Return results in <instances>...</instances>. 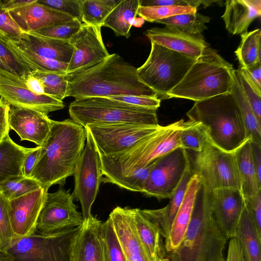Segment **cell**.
I'll use <instances>...</instances> for the list:
<instances>
[{
  "instance_id": "obj_32",
  "label": "cell",
  "mask_w": 261,
  "mask_h": 261,
  "mask_svg": "<svg viewBox=\"0 0 261 261\" xmlns=\"http://www.w3.org/2000/svg\"><path fill=\"white\" fill-rule=\"evenodd\" d=\"M234 237L241 244L245 261H261V237L257 233L245 207Z\"/></svg>"
},
{
  "instance_id": "obj_57",
  "label": "cell",
  "mask_w": 261,
  "mask_h": 261,
  "mask_svg": "<svg viewBox=\"0 0 261 261\" xmlns=\"http://www.w3.org/2000/svg\"><path fill=\"white\" fill-rule=\"evenodd\" d=\"M36 1V0L2 1V8L8 11L29 5L34 3Z\"/></svg>"
},
{
  "instance_id": "obj_12",
  "label": "cell",
  "mask_w": 261,
  "mask_h": 261,
  "mask_svg": "<svg viewBox=\"0 0 261 261\" xmlns=\"http://www.w3.org/2000/svg\"><path fill=\"white\" fill-rule=\"evenodd\" d=\"M191 163L187 150L178 147L155 161L142 193L158 200L174 193Z\"/></svg>"
},
{
  "instance_id": "obj_22",
  "label": "cell",
  "mask_w": 261,
  "mask_h": 261,
  "mask_svg": "<svg viewBox=\"0 0 261 261\" xmlns=\"http://www.w3.org/2000/svg\"><path fill=\"white\" fill-rule=\"evenodd\" d=\"M127 261H148L135 229L129 208L117 206L109 217Z\"/></svg>"
},
{
  "instance_id": "obj_29",
  "label": "cell",
  "mask_w": 261,
  "mask_h": 261,
  "mask_svg": "<svg viewBox=\"0 0 261 261\" xmlns=\"http://www.w3.org/2000/svg\"><path fill=\"white\" fill-rule=\"evenodd\" d=\"M235 154L240 179V191L244 199L261 190V179L252 160L250 138L235 151Z\"/></svg>"
},
{
  "instance_id": "obj_60",
  "label": "cell",
  "mask_w": 261,
  "mask_h": 261,
  "mask_svg": "<svg viewBox=\"0 0 261 261\" xmlns=\"http://www.w3.org/2000/svg\"><path fill=\"white\" fill-rule=\"evenodd\" d=\"M0 70L9 72L7 70V68L5 67V66L3 64V63L1 61H0Z\"/></svg>"
},
{
  "instance_id": "obj_33",
  "label": "cell",
  "mask_w": 261,
  "mask_h": 261,
  "mask_svg": "<svg viewBox=\"0 0 261 261\" xmlns=\"http://www.w3.org/2000/svg\"><path fill=\"white\" fill-rule=\"evenodd\" d=\"M233 81L230 93L236 100L240 110L247 138L251 141L261 145V123H260L235 74L233 70Z\"/></svg>"
},
{
  "instance_id": "obj_49",
  "label": "cell",
  "mask_w": 261,
  "mask_h": 261,
  "mask_svg": "<svg viewBox=\"0 0 261 261\" xmlns=\"http://www.w3.org/2000/svg\"><path fill=\"white\" fill-rule=\"evenodd\" d=\"M217 1L204 0H140V6L151 7L160 6H190L197 10L202 6L204 8L209 6Z\"/></svg>"
},
{
  "instance_id": "obj_31",
  "label": "cell",
  "mask_w": 261,
  "mask_h": 261,
  "mask_svg": "<svg viewBox=\"0 0 261 261\" xmlns=\"http://www.w3.org/2000/svg\"><path fill=\"white\" fill-rule=\"evenodd\" d=\"M140 0H119L101 27L110 28L116 36L130 37V21L136 17Z\"/></svg>"
},
{
  "instance_id": "obj_36",
  "label": "cell",
  "mask_w": 261,
  "mask_h": 261,
  "mask_svg": "<svg viewBox=\"0 0 261 261\" xmlns=\"http://www.w3.org/2000/svg\"><path fill=\"white\" fill-rule=\"evenodd\" d=\"M41 188L35 179L23 175L10 176L0 182V193L8 201Z\"/></svg>"
},
{
  "instance_id": "obj_61",
  "label": "cell",
  "mask_w": 261,
  "mask_h": 261,
  "mask_svg": "<svg viewBox=\"0 0 261 261\" xmlns=\"http://www.w3.org/2000/svg\"><path fill=\"white\" fill-rule=\"evenodd\" d=\"M162 261H170L169 258L165 257Z\"/></svg>"
},
{
  "instance_id": "obj_46",
  "label": "cell",
  "mask_w": 261,
  "mask_h": 261,
  "mask_svg": "<svg viewBox=\"0 0 261 261\" xmlns=\"http://www.w3.org/2000/svg\"><path fill=\"white\" fill-rule=\"evenodd\" d=\"M83 0H38L45 6L77 19L82 23V2Z\"/></svg>"
},
{
  "instance_id": "obj_27",
  "label": "cell",
  "mask_w": 261,
  "mask_h": 261,
  "mask_svg": "<svg viewBox=\"0 0 261 261\" xmlns=\"http://www.w3.org/2000/svg\"><path fill=\"white\" fill-rule=\"evenodd\" d=\"M134 225L148 261H162L166 254L159 227L139 208H129Z\"/></svg>"
},
{
  "instance_id": "obj_58",
  "label": "cell",
  "mask_w": 261,
  "mask_h": 261,
  "mask_svg": "<svg viewBox=\"0 0 261 261\" xmlns=\"http://www.w3.org/2000/svg\"><path fill=\"white\" fill-rule=\"evenodd\" d=\"M145 20L141 17L133 18L130 21L131 25L136 27H141L144 23Z\"/></svg>"
},
{
  "instance_id": "obj_1",
  "label": "cell",
  "mask_w": 261,
  "mask_h": 261,
  "mask_svg": "<svg viewBox=\"0 0 261 261\" xmlns=\"http://www.w3.org/2000/svg\"><path fill=\"white\" fill-rule=\"evenodd\" d=\"M137 69L118 54L110 55L94 66L66 74V97L135 95L158 98V94L139 80Z\"/></svg>"
},
{
  "instance_id": "obj_6",
  "label": "cell",
  "mask_w": 261,
  "mask_h": 261,
  "mask_svg": "<svg viewBox=\"0 0 261 261\" xmlns=\"http://www.w3.org/2000/svg\"><path fill=\"white\" fill-rule=\"evenodd\" d=\"M233 67L215 50L207 47L181 82L166 98H179L195 102L231 92Z\"/></svg>"
},
{
  "instance_id": "obj_3",
  "label": "cell",
  "mask_w": 261,
  "mask_h": 261,
  "mask_svg": "<svg viewBox=\"0 0 261 261\" xmlns=\"http://www.w3.org/2000/svg\"><path fill=\"white\" fill-rule=\"evenodd\" d=\"M209 193L200 185L190 221L180 245L169 252L170 261H223L227 240L215 221Z\"/></svg>"
},
{
  "instance_id": "obj_47",
  "label": "cell",
  "mask_w": 261,
  "mask_h": 261,
  "mask_svg": "<svg viewBox=\"0 0 261 261\" xmlns=\"http://www.w3.org/2000/svg\"><path fill=\"white\" fill-rule=\"evenodd\" d=\"M244 207L261 237V190L256 194L244 198Z\"/></svg>"
},
{
  "instance_id": "obj_38",
  "label": "cell",
  "mask_w": 261,
  "mask_h": 261,
  "mask_svg": "<svg viewBox=\"0 0 261 261\" xmlns=\"http://www.w3.org/2000/svg\"><path fill=\"white\" fill-rule=\"evenodd\" d=\"M31 73L42 82L45 94L61 101L66 97L68 81L65 73L37 71Z\"/></svg>"
},
{
  "instance_id": "obj_39",
  "label": "cell",
  "mask_w": 261,
  "mask_h": 261,
  "mask_svg": "<svg viewBox=\"0 0 261 261\" xmlns=\"http://www.w3.org/2000/svg\"><path fill=\"white\" fill-rule=\"evenodd\" d=\"M197 9L190 6H139L137 15L145 21L155 22L158 20L182 14H195Z\"/></svg>"
},
{
  "instance_id": "obj_44",
  "label": "cell",
  "mask_w": 261,
  "mask_h": 261,
  "mask_svg": "<svg viewBox=\"0 0 261 261\" xmlns=\"http://www.w3.org/2000/svg\"><path fill=\"white\" fill-rule=\"evenodd\" d=\"M9 201L0 193V252H5L15 239L9 215Z\"/></svg>"
},
{
  "instance_id": "obj_28",
  "label": "cell",
  "mask_w": 261,
  "mask_h": 261,
  "mask_svg": "<svg viewBox=\"0 0 261 261\" xmlns=\"http://www.w3.org/2000/svg\"><path fill=\"white\" fill-rule=\"evenodd\" d=\"M192 175L191 164L166 206L156 210H141V213L145 216L159 227L161 233L165 239L169 235L175 217L184 199L188 182Z\"/></svg>"
},
{
  "instance_id": "obj_50",
  "label": "cell",
  "mask_w": 261,
  "mask_h": 261,
  "mask_svg": "<svg viewBox=\"0 0 261 261\" xmlns=\"http://www.w3.org/2000/svg\"><path fill=\"white\" fill-rule=\"evenodd\" d=\"M135 106L158 109L161 100L157 98L135 95H118L107 97Z\"/></svg>"
},
{
  "instance_id": "obj_41",
  "label": "cell",
  "mask_w": 261,
  "mask_h": 261,
  "mask_svg": "<svg viewBox=\"0 0 261 261\" xmlns=\"http://www.w3.org/2000/svg\"><path fill=\"white\" fill-rule=\"evenodd\" d=\"M82 25L81 22L77 19L74 18L70 21L27 33L62 41H70L79 31Z\"/></svg>"
},
{
  "instance_id": "obj_7",
  "label": "cell",
  "mask_w": 261,
  "mask_h": 261,
  "mask_svg": "<svg viewBox=\"0 0 261 261\" xmlns=\"http://www.w3.org/2000/svg\"><path fill=\"white\" fill-rule=\"evenodd\" d=\"M156 110L107 97L75 99L68 109L71 119L84 128L91 125L117 123L159 126Z\"/></svg>"
},
{
  "instance_id": "obj_18",
  "label": "cell",
  "mask_w": 261,
  "mask_h": 261,
  "mask_svg": "<svg viewBox=\"0 0 261 261\" xmlns=\"http://www.w3.org/2000/svg\"><path fill=\"white\" fill-rule=\"evenodd\" d=\"M47 192L40 188L9 201V215L15 239L36 232L37 220Z\"/></svg>"
},
{
  "instance_id": "obj_48",
  "label": "cell",
  "mask_w": 261,
  "mask_h": 261,
  "mask_svg": "<svg viewBox=\"0 0 261 261\" xmlns=\"http://www.w3.org/2000/svg\"><path fill=\"white\" fill-rule=\"evenodd\" d=\"M22 33L9 12L0 8V35L16 41L19 39Z\"/></svg>"
},
{
  "instance_id": "obj_55",
  "label": "cell",
  "mask_w": 261,
  "mask_h": 261,
  "mask_svg": "<svg viewBox=\"0 0 261 261\" xmlns=\"http://www.w3.org/2000/svg\"><path fill=\"white\" fill-rule=\"evenodd\" d=\"M252 157L258 175L261 179V145L251 141Z\"/></svg>"
},
{
  "instance_id": "obj_51",
  "label": "cell",
  "mask_w": 261,
  "mask_h": 261,
  "mask_svg": "<svg viewBox=\"0 0 261 261\" xmlns=\"http://www.w3.org/2000/svg\"><path fill=\"white\" fill-rule=\"evenodd\" d=\"M10 106L2 98H0V144L9 135V113Z\"/></svg>"
},
{
  "instance_id": "obj_14",
  "label": "cell",
  "mask_w": 261,
  "mask_h": 261,
  "mask_svg": "<svg viewBox=\"0 0 261 261\" xmlns=\"http://www.w3.org/2000/svg\"><path fill=\"white\" fill-rule=\"evenodd\" d=\"M161 125L117 123L88 126L99 153L111 155L121 152L157 130Z\"/></svg>"
},
{
  "instance_id": "obj_23",
  "label": "cell",
  "mask_w": 261,
  "mask_h": 261,
  "mask_svg": "<svg viewBox=\"0 0 261 261\" xmlns=\"http://www.w3.org/2000/svg\"><path fill=\"white\" fill-rule=\"evenodd\" d=\"M101 223L93 216L83 221L74 243L72 261H107Z\"/></svg>"
},
{
  "instance_id": "obj_26",
  "label": "cell",
  "mask_w": 261,
  "mask_h": 261,
  "mask_svg": "<svg viewBox=\"0 0 261 261\" xmlns=\"http://www.w3.org/2000/svg\"><path fill=\"white\" fill-rule=\"evenodd\" d=\"M200 186L198 176L193 174L186 189L185 194L175 217L168 237L165 239V250L170 252L181 242L190 221L197 192Z\"/></svg>"
},
{
  "instance_id": "obj_21",
  "label": "cell",
  "mask_w": 261,
  "mask_h": 261,
  "mask_svg": "<svg viewBox=\"0 0 261 261\" xmlns=\"http://www.w3.org/2000/svg\"><path fill=\"white\" fill-rule=\"evenodd\" d=\"M8 12L22 33H30L74 19L39 3L38 0Z\"/></svg>"
},
{
  "instance_id": "obj_59",
  "label": "cell",
  "mask_w": 261,
  "mask_h": 261,
  "mask_svg": "<svg viewBox=\"0 0 261 261\" xmlns=\"http://www.w3.org/2000/svg\"><path fill=\"white\" fill-rule=\"evenodd\" d=\"M0 261H7L4 252H0Z\"/></svg>"
},
{
  "instance_id": "obj_52",
  "label": "cell",
  "mask_w": 261,
  "mask_h": 261,
  "mask_svg": "<svg viewBox=\"0 0 261 261\" xmlns=\"http://www.w3.org/2000/svg\"><path fill=\"white\" fill-rule=\"evenodd\" d=\"M41 150V146L33 148L32 150L27 155L23 165V175L31 177L32 172L38 160Z\"/></svg>"
},
{
  "instance_id": "obj_8",
  "label": "cell",
  "mask_w": 261,
  "mask_h": 261,
  "mask_svg": "<svg viewBox=\"0 0 261 261\" xmlns=\"http://www.w3.org/2000/svg\"><path fill=\"white\" fill-rule=\"evenodd\" d=\"M196 60V58L151 42L149 55L144 63L137 69V75L158 94L159 99H165Z\"/></svg>"
},
{
  "instance_id": "obj_62",
  "label": "cell",
  "mask_w": 261,
  "mask_h": 261,
  "mask_svg": "<svg viewBox=\"0 0 261 261\" xmlns=\"http://www.w3.org/2000/svg\"><path fill=\"white\" fill-rule=\"evenodd\" d=\"M0 8H2V1L0 0Z\"/></svg>"
},
{
  "instance_id": "obj_37",
  "label": "cell",
  "mask_w": 261,
  "mask_h": 261,
  "mask_svg": "<svg viewBox=\"0 0 261 261\" xmlns=\"http://www.w3.org/2000/svg\"><path fill=\"white\" fill-rule=\"evenodd\" d=\"M119 0H83V23L101 26Z\"/></svg>"
},
{
  "instance_id": "obj_15",
  "label": "cell",
  "mask_w": 261,
  "mask_h": 261,
  "mask_svg": "<svg viewBox=\"0 0 261 261\" xmlns=\"http://www.w3.org/2000/svg\"><path fill=\"white\" fill-rule=\"evenodd\" d=\"M101 27L82 23L79 31L69 41L73 51L66 74L79 72L94 66L110 55L103 41Z\"/></svg>"
},
{
  "instance_id": "obj_43",
  "label": "cell",
  "mask_w": 261,
  "mask_h": 261,
  "mask_svg": "<svg viewBox=\"0 0 261 261\" xmlns=\"http://www.w3.org/2000/svg\"><path fill=\"white\" fill-rule=\"evenodd\" d=\"M107 261H127L120 245L110 218L100 225Z\"/></svg>"
},
{
  "instance_id": "obj_17",
  "label": "cell",
  "mask_w": 261,
  "mask_h": 261,
  "mask_svg": "<svg viewBox=\"0 0 261 261\" xmlns=\"http://www.w3.org/2000/svg\"><path fill=\"white\" fill-rule=\"evenodd\" d=\"M213 217L227 240L234 238L244 204L240 190L232 188L215 189L209 193Z\"/></svg>"
},
{
  "instance_id": "obj_11",
  "label": "cell",
  "mask_w": 261,
  "mask_h": 261,
  "mask_svg": "<svg viewBox=\"0 0 261 261\" xmlns=\"http://www.w3.org/2000/svg\"><path fill=\"white\" fill-rule=\"evenodd\" d=\"M85 129L86 143L75 166L72 194L73 198L81 203L83 221L93 217L91 207L103 178L100 154L89 129Z\"/></svg>"
},
{
  "instance_id": "obj_56",
  "label": "cell",
  "mask_w": 261,
  "mask_h": 261,
  "mask_svg": "<svg viewBox=\"0 0 261 261\" xmlns=\"http://www.w3.org/2000/svg\"><path fill=\"white\" fill-rule=\"evenodd\" d=\"M244 69L257 86L261 89V61Z\"/></svg>"
},
{
  "instance_id": "obj_5",
  "label": "cell",
  "mask_w": 261,
  "mask_h": 261,
  "mask_svg": "<svg viewBox=\"0 0 261 261\" xmlns=\"http://www.w3.org/2000/svg\"><path fill=\"white\" fill-rule=\"evenodd\" d=\"M200 123L210 141L226 151H235L249 138L238 103L231 93L195 102L187 113Z\"/></svg>"
},
{
  "instance_id": "obj_25",
  "label": "cell",
  "mask_w": 261,
  "mask_h": 261,
  "mask_svg": "<svg viewBox=\"0 0 261 261\" xmlns=\"http://www.w3.org/2000/svg\"><path fill=\"white\" fill-rule=\"evenodd\" d=\"M15 42L19 46L49 59L69 63L73 51L69 41L22 33Z\"/></svg>"
},
{
  "instance_id": "obj_35",
  "label": "cell",
  "mask_w": 261,
  "mask_h": 261,
  "mask_svg": "<svg viewBox=\"0 0 261 261\" xmlns=\"http://www.w3.org/2000/svg\"><path fill=\"white\" fill-rule=\"evenodd\" d=\"M210 18L200 13L182 14L158 20L155 22L172 27L185 34L201 36L202 32L207 29L206 23Z\"/></svg>"
},
{
  "instance_id": "obj_24",
  "label": "cell",
  "mask_w": 261,
  "mask_h": 261,
  "mask_svg": "<svg viewBox=\"0 0 261 261\" xmlns=\"http://www.w3.org/2000/svg\"><path fill=\"white\" fill-rule=\"evenodd\" d=\"M222 16L225 28L232 35H241L261 15L260 0H227Z\"/></svg>"
},
{
  "instance_id": "obj_2",
  "label": "cell",
  "mask_w": 261,
  "mask_h": 261,
  "mask_svg": "<svg viewBox=\"0 0 261 261\" xmlns=\"http://www.w3.org/2000/svg\"><path fill=\"white\" fill-rule=\"evenodd\" d=\"M86 141L85 128L71 119L52 120L31 177L46 191L54 185L63 187L66 178L73 175Z\"/></svg>"
},
{
  "instance_id": "obj_63",
  "label": "cell",
  "mask_w": 261,
  "mask_h": 261,
  "mask_svg": "<svg viewBox=\"0 0 261 261\" xmlns=\"http://www.w3.org/2000/svg\"><path fill=\"white\" fill-rule=\"evenodd\" d=\"M223 261H226V260H223Z\"/></svg>"
},
{
  "instance_id": "obj_9",
  "label": "cell",
  "mask_w": 261,
  "mask_h": 261,
  "mask_svg": "<svg viewBox=\"0 0 261 261\" xmlns=\"http://www.w3.org/2000/svg\"><path fill=\"white\" fill-rule=\"evenodd\" d=\"M82 226L48 234L36 231L29 236L15 239L4 252L7 260L72 261L74 243Z\"/></svg>"
},
{
  "instance_id": "obj_19",
  "label": "cell",
  "mask_w": 261,
  "mask_h": 261,
  "mask_svg": "<svg viewBox=\"0 0 261 261\" xmlns=\"http://www.w3.org/2000/svg\"><path fill=\"white\" fill-rule=\"evenodd\" d=\"M51 122L45 113L10 106L9 127L16 133L21 141H28L42 146L49 133Z\"/></svg>"
},
{
  "instance_id": "obj_42",
  "label": "cell",
  "mask_w": 261,
  "mask_h": 261,
  "mask_svg": "<svg viewBox=\"0 0 261 261\" xmlns=\"http://www.w3.org/2000/svg\"><path fill=\"white\" fill-rule=\"evenodd\" d=\"M234 72L258 121L261 123V89L257 86L244 68L240 67L238 69H234Z\"/></svg>"
},
{
  "instance_id": "obj_10",
  "label": "cell",
  "mask_w": 261,
  "mask_h": 261,
  "mask_svg": "<svg viewBox=\"0 0 261 261\" xmlns=\"http://www.w3.org/2000/svg\"><path fill=\"white\" fill-rule=\"evenodd\" d=\"M200 185L208 193L215 189L232 188L240 190V179L235 151L220 149L209 140L197 152L191 166Z\"/></svg>"
},
{
  "instance_id": "obj_16",
  "label": "cell",
  "mask_w": 261,
  "mask_h": 261,
  "mask_svg": "<svg viewBox=\"0 0 261 261\" xmlns=\"http://www.w3.org/2000/svg\"><path fill=\"white\" fill-rule=\"evenodd\" d=\"M0 96L10 106L32 109L46 114L64 108L63 101L46 94H35L28 89L17 77L2 70Z\"/></svg>"
},
{
  "instance_id": "obj_13",
  "label": "cell",
  "mask_w": 261,
  "mask_h": 261,
  "mask_svg": "<svg viewBox=\"0 0 261 261\" xmlns=\"http://www.w3.org/2000/svg\"><path fill=\"white\" fill-rule=\"evenodd\" d=\"M70 190L63 187L47 193L36 224V231L53 233L82 225L83 216L73 203Z\"/></svg>"
},
{
  "instance_id": "obj_40",
  "label": "cell",
  "mask_w": 261,
  "mask_h": 261,
  "mask_svg": "<svg viewBox=\"0 0 261 261\" xmlns=\"http://www.w3.org/2000/svg\"><path fill=\"white\" fill-rule=\"evenodd\" d=\"M208 140L200 123L189 120L186 121L181 133V147L198 152L202 149Z\"/></svg>"
},
{
  "instance_id": "obj_4",
  "label": "cell",
  "mask_w": 261,
  "mask_h": 261,
  "mask_svg": "<svg viewBox=\"0 0 261 261\" xmlns=\"http://www.w3.org/2000/svg\"><path fill=\"white\" fill-rule=\"evenodd\" d=\"M186 121L181 119L154 133L117 154H100L102 182L113 184L117 179L133 174L169 152L181 147L180 136Z\"/></svg>"
},
{
  "instance_id": "obj_30",
  "label": "cell",
  "mask_w": 261,
  "mask_h": 261,
  "mask_svg": "<svg viewBox=\"0 0 261 261\" xmlns=\"http://www.w3.org/2000/svg\"><path fill=\"white\" fill-rule=\"evenodd\" d=\"M33 148L15 143L8 135L0 144V182L12 175H23L24 161Z\"/></svg>"
},
{
  "instance_id": "obj_45",
  "label": "cell",
  "mask_w": 261,
  "mask_h": 261,
  "mask_svg": "<svg viewBox=\"0 0 261 261\" xmlns=\"http://www.w3.org/2000/svg\"><path fill=\"white\" fill-rule=\"evenodd\" d=\"M0 61L8 72L17 77L23 84L28 73L15 54L0 35Z\"/></svg>"
},
{
  "instance_id": "obj_34",
  "label": "cell",
  "mask_w": 261,
  "mask_h": 261,
  "mask_svg": "<svg viewBox=\"0 0 261 261\" xmlns=\"http://www.w3.org/2000/svg\"><path fill=\"white\" fill-rule=\"evenodd\" d=\"M241 37L234 53L240 67L246 68L261 61V30L247 32L241 34Z\"/></svg>"
},
{
  "instance_id": "obj_54",
  "label": "cell",
  "mask_w": 261,
  "mask_h": 261,
  "mask_svg": "<svg viewBox=\"0 0 261 261\" xmlns=\"http://www.w3.org/2000/svg\"><path fill=\"white\" fill-rule=\"evenodd\" d=\"M24 81V86L33 93L38 95L45 94L42 82L31 73L28 72Z\"/></svg>"
},
{
  "instance_id": "obj_20",
  "label": "cell",
  "mask_w": 261,
  "mask_h": 261,
  "mask_svg": "<svg viewBox=\"0 0 261 261\" xmlns=\"http://www.w3.org/2000/svg\"><path fill=\"white\" fill-rule=\"evenodd\" d=\"M145 34L150 42L196 59L208 47L203 36L190 35L169 26L152 28Z\"/></svg>"
},
{
  "instance_id": "obj_53",
  "label": "cell",
  "mask_w": 261,
  "mask_h": 261,
  "mask_svg": "<svg viewBox=\"0 0 261 261\" xmlns=\"http://www.w3.org/2000/svg\"><path fill=\"white\" fill-rule=\"evenodd\" d=\"M226 261H245L242 246L236 237L230 239Z\"/></svg>"
}]
</instances>
